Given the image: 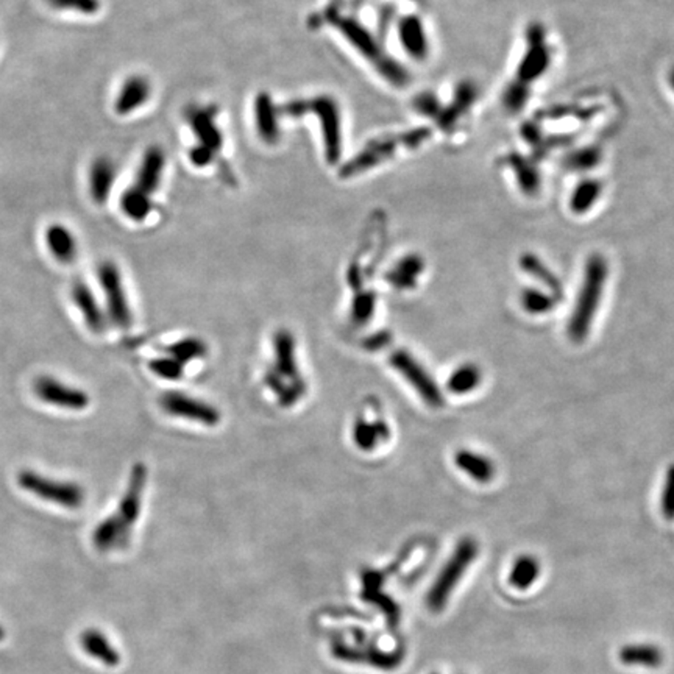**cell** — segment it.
<instances>
[{"instance_id": "44", "label": "cell", "mask_w": 674, "mask_h": 674, "mask_svg": "<svg viewBox=\"0 0 674 674\" xmlns=\"http://www.w3.org/2000/svg\"><path fill=\"white\" fill-rule=\"evenodd\" d=\"M375 299L370 294H364L358 297L353 307V317L358 320H367L370 314L374 311Z\"/></svg>"}, {"instance_id": "32", "label": "cell", "mask_w": 674, "mask_h": 674, "mask_svg": "<svg viewBox=\"0 0 674 674\" xmlns=\"http://www.w3.org/2000/svg\"><path fill=\"white\" fill-rule=\"evenodd\" d=\"M542 573V565L539 559L531 554H521L515 559L514 565L509 571V584L515 590H527L533 587Z\"/></svg>"}, {"instance_id": "22", "label": "cell", "mask_w": 674, "mask_h": 674, "mask_svg": "<svg viewBox=\"0 0 674 674\" xmlns=\"http://www.w3.org/2000/svg\"><path fill=\"white\" fill-rule=\"evenodd\" d=\"M150 96H152L150 81L142 75H131L130 79L123 81L121 91L117 94L116 104H114L117 114L129 116L133 111L139 110L147 104Z\"/></svg>"}, {"instance_id": "35", "label": "cell", "mask_w": 674, "mask_h": 674, "mask_svg": "<svg viewBox=\"0 0 674 674\" xmlns=\"http://www.w3.org/2000/svg\"><path fill=\"white\" fill-rule=\"evenodd\" d=\"M152 197L142 194L141 190L130 186L121 198V209L123 215L135 222H144L152 213Z\"/></svg>"}, {"instance_id": "23", "label": "cell", "mask_w": 674, "mask_h": 674, "mask_svg": "<svg viewBox=\"0 0 674 674\" xmlns=\"http://www.w3.org/2000/svg\"><path fill=\"white\" fill-rule=\"evenodd\" d=\"M521 138L534 152V158L539 160L552 152V148L564 147L573 141L571 135H546L537 121H527L521 125Z\"/></svg>"}, {"instance_id": "40", "label": "cell", "mask_w": 674, "mask_h": 674, "mask_svg": "<svg viewBox=\"0 0 674 674\" xmlns=\"http://www.w3.org/2000/svg\"><path fill=\"white\" fill-rule=\"evenodd\" d=\"M148 367L163 380L177 381L183 375L184 366L172 356H161L148 362Z\"/></svg>"}, {"instance_id": "36", "label": "cell", "mask_w": 674, "mask_h": 674, "mask_svg": "<svg viewBox=\"0 0 674 674\" xmlns=\"http://www.w3.org/2000/svg\"><path fill=\"white\" fill-rule=\"evenodd\" d=\"M387 435H389V429L384 423L358 420L353 429L355 443L364 451H372L375 447H378L381 441H386Z\"/></svg>"}, {"instance_id": "20", "label": "cell", "mask_w": 674, "mask_h": 674, "mask_svg": "<svg viewBox=\"0 0 674 674\" xmlns=\"http://www.w3.org/2000/svg\"><path fill=\"white\" fill-rule=\"evenodd\" d=\"M133 527H127L116 514L98 523L92 533V543L100 552H116L129 545Z\"/></svg>"}, {"instance_id": "46", "label": "cell", "mask_w": 674, "mask_h": 674, "mask_svg": "<svg viewBox=\"0 0 674 674\" xmlns=\"http://www.w3.org/2000/svg\"><path fill=\"white\" fill-rule=\"evenodd\" d=\"M5 638V629H4V626L0 625V642Z\"/></svg>"}, {"instance_id": "13", "label": "cell", "mask_w": 674, "mask_h": 674, "mask_svg": "<svg viewBox=\"0 0 674 674\" xmlns=\"http://www.w3.org/2000/svg\"><path fill=\"white\" fill-rule=\"evenodd\" d=\"M33 391L38 399L47 405L69 409V411H83L89 406V395L81 389L64 384L62 381L52 376H41L33 383Z\"/></svg>"}, {"instance_id": "43", "label": "cell", "mask_w": 674, "mask_h": 674, "mask_svg": "<svg viewBox=\"0 0 674 674\" xmlns=\"http://www.w3.org/2000/svg\"><path fill=\"white\" fill-rule=\"evenodd\" d=\"M661 510L665 520H674V464L670 467L665 478L662 500H661Z\"/></svg>"}, {"instance_id": "7", "label": "cell", "mask_w": 674, "mask_h": 674, "mask_svg": "<svg viewBox=\"0 0 674 674\" xmlns=\"http://www.w3.org/2000/svg\"><path fill=\"white\" fill-rule=\"evenodd\" d=\"M478 552L476 540L470 537L460 540L454 550L453 556L448 559L447 564L442 569L426 596V604L431 611L441 612L442 609L447 606L448 598L451 596L456 586L466 575V571L470 569L473 560L478 558Z\"/></svg>"}, {"instance_id": "38", "label": "cell", "mask_w": 674, "mask_h": 674, "mask_svg": "<svg viewBox=\"0 0 674 674\" xmlns=\"http://www.w3.org/2000/svg\"><path fill=\"white\" fill-rule=\"evenodd\" d=\"M531 98V86L510 80L501 92V106L508 114H518L527 108Z\"/></svg>"}, {"instance_id": "41", "label": "cell", "mask_w": 674, "mask_h": 674, "mask_svg": "<svg viewBox=\"0 0 674 674\" xmlns=\"http://www.w3.org/2000/svg\"><path fill=\"white\" fill-rule=\"evenodd\" d=\"M52 8L60 12H75L92 16L102 8L100 0H46Z\"/></svg>"}, {"instance_id": "5", "label": "cell", "mask_w": 674, "mask_h": 674, "mask_svg": "<svg viewBox=\"0 0 674 674\" xmlns=\"http://www.w3.org/2000/svg\"><path fill=\"white\" fill-rule=\"evenodd\" d=\"M609 265L606 257L594 253L584 265L583 284L577 295V307L573 308L569 322L571 342L583 343L589 337L590 328L600 307L601 297L606 288Z\"/></svg>"}, {"instance_id": "37", "label": "cell", "mask_w": 674, "mask_h": 674, "mask_svg": "<svg viewBox=\"0 0 674 674\" xmlns=\"http://www.w3.org/2000/svg\"><path fill=\"white\" fill-rule=\"evenodd\" d=\"M558 301L554 295L535 288L523 289L520 294L521 308L533 316L550 313L556 308Z\"/></svg>"}, {"instance_id": "15", "label": "cell", "mask_w": 674, "mask_h": 674, "mask_svg": "<svg viewBox=\"0 0 674 674\" xmlns=\"http://www.w3.org/2000/svg\"><path fill=\"white\" fill-rule=\"evenodd\" d=\"M284 119L282 105L265 92H259L253 102V123L259 141L275 146L282 139V123Z\"/></svg>"}, {"instance_id": "8", "label": "cell", "mask_w": 674, "mask_h": 674, "mask_svg": "<svg viewBox=\"0 0 674 674\" xmlns=\"http://www.w3.org/2000/svg\"><path fill=\"white\" fill-rule=\"evenodd\" d=\"M552 63V49L545 25L539 21L529 22L525 30V50L515 69L514 80L531 86L550 71Z\"/></svg>"}, {"instance_id": "11", "label": "cell", "mask_w": 674, "mask_h": 674, "mask_svg": "<svg viewBox=\"0 0 674 674\" xmlns=\"http://www.w3.org/2000/svg\"><path fill=\"white\" fill-rule=\"evenodd\" d=\"M98 282L104 289L108 317L113 322V325L122 332H129L133 324V316L130 309L129 297L123 288L122 275L116 264L113 261H104L100 264Z\"/></svg>"}, {"instance_id": "17", "label": "cell", "mask_w": 674, "mask_h": 674, "mask_svg": "<svg viewBox=\"0 0 674 674\" xmlns=\"http://www.w3.org/2000/svg\"><path fill=\"white\" fill-rule=\"evenodd\" d=\"M275 356V366L267 374V383L272 386V389L276 391L284 378H289L295 386L305 387L300 375H299V370H297L294 341H292V336L289 333L280 332L276 334Z\"/></svg>"}, {"instance_id": "29", "label": "cell", "mask_w": 674, "mask_h": 674, "mask_svg": "<svg viewBox=\"0 0 674 674\" xmlns=\"http://www.w3.org/2000/svg\"><path fill=\"white\" fill-rule=\"evenodd\" d=\"M454 462L459 470L466 473L468 478L476 481L479 484H487L495 478V466L489 458L483 454L475 453L470 450H460L454 456Z\"/></svg>"}, {"instance_id": "2", "label": "cell", "mask_w": 674, "mask_h": 674, "mask_svg": "<svg viewBox=\"0 0 674 674\" xmlns=\"http://www.w3.org/2000/svg\"><path fill=\"white\" fill-rule=\"evenodd\" d=\"M282 114L291 119L314 116L319 123L322 152L326 164L341 167L343 156L342 110L336 98L320 94L309 98H295L282 105Z\"/></svg>"}, {"instance_id": "24", "label": "cell", "mask_w": 674, "mask_h": 674, "mask_svg": "<svg viewBox=\"0 0 674 674\" xmlns=\"http://www.w3.org/2000/svg\"><path fill=\"white\" fill-rule=\"evenodd\" d=\"M46 246L58 263L72 264L79 255V244L74 233L63 223H52L46 230Z\"/></svg>"}, {"instance_id": "14", "label": "cell", "mask_w": 674, "mask_h": 674, "mask_svg": "<svg viewBox=\"0 0 674 674\" xmlns=\"http://www.w3.org/2000/svg\"><path fill=\"white\" fill-rule=\"evenodd\" d=\"M161 408L173 417L186 418L190 422L203 423L206 426H215L221 420V414L215 406L205 403L180 392H167L161 397Z\"/></svg>"}, {"instance_id": "25", "label": "cell", "mask_w": 674, "mask_h": 674, "mask_svg": "<svg viewBox=\"0 0 674 674\" xmlns=\"http://www.w3.org/2000/svg\"><path fill=\"white\" fill-rule=\"evenodd\" d=\"M80 645L86 654L104 663L105 667L114 669L121 663V654L116 650V646L111 644L104 632L98 629H86L81 632Z\"/></svg>"}, {"instance_id": "9", "label": "cell", "mask_w": 674, "mask_h": 674, "mask_svg": "<svg viewBox=\"0 0 674 674\" xmlns=\"http://www.w3.org/2000/svg\"><path fill=\"white\" fill-rule=\"evenodd\" d=\"M21 489L47 503L66 509H79L85 503V491L81 485L69 481L47 478L33 470H21L18 475Z\"/></svg>"}, {"instance_id": "45", "label": "cell", "mask_w": 674, "mask_h": 674, "mask_svg": "<svg viewBox=\"0 0 674 674\" xmlns=\"http://www.w3.org/2000/svg\"><path fill=\"white\" fill-rule=\"evenodd\" d=\"M669 86H670V89H671V91L674 92V66L673 68L670 69Z\"/></svg>"}, {"instance_id": "12", "label": "cell", "mask_w": 674, "mask_h": 674, "mask_svg": "<svg viewBox=\"0 0 674 674\" xmlns=\"http://www.w3.org/2000/svg\"><path fill=\"white\" fill-rule=\"evenodd\" d=\"M391 366L411 384L412 389L422 397L426 405L433 408H441L443 405L441 389L435 386L433 378L414 356L409 355L405 350H400L391 358Z\"/></svg>"}, {"instance_id": "6", "label": "cell", "mask_w": 674, "mask_h": 674, "mask_svg": "<svg viewBox=\"0 0 674 674\" xmlns=\"http://www.w3.org/2000/svg\"><path fill=\"white\" fill-rule=\"evenodd\" d=\"M186 119L197 142L190 148V160L198 169L213 166L225 147V138L219 125V110L215 105L190 106Z\"/></svg>"}, {"instance_id": "1", "label": "cell", "mask_w": 674, "mask_h": 674, "mask_svg": "<svg viewBox=\"0 0 674 674\" xmlns=\"http://www.w3.org/2000/svg\"><path fill=\"white\" fill-rule=\"evenodd\" d=\"M320 24H326L333 31H337L343 43L347 44L356 55L364 58L368 66H372L380 74L383 80L393 86L405 85L408 81L405 66L399 64V62L384 49L380 33L370 30L361 21L353 16H342L339 8L330 6L322 12Z\"/></svg>"}, {"instance_id": "30", "label": "cell", "mask_w": 674, "mask_h": 674, "mask_svg": "<svg viewBox=\"0 0 674 674\" xmlns=\"http://www.w3.org/2000/svg\"><path fill=\"white\" fill-rule=\"evenodd\" d=\"M518 263H520V269L523 272H527V275L539 280L548 289V292L554 295L558 300L564 295V288H562V282L559 280L558 275L537 255L529 252L523 253Z\"/></svg>"}, {"instance_id": "34", "label": "cell", "mask_w": 674, "mask_h": 674, "mask_svg": "<svg viewBox=\"0 0 674 674\" xmlns=\"http://www.w3.org/2000/svg\"><path fill=\"white\" fill-rule=\"evenodd\" d=\"M481 380H483L481 368L476 364L467 362L456 368L448 378V391L456 395H466V393L473 392L481 384Z\"/></svg>"}, {"instance_id": "4", "label": "cell", "mask_w": 674, "mask_h": 674, "mask_svg": "<svg viewBox=\"0 0 674 674\" xmlns=\"http://www.w3.org/2000/svg\"><path fill=\"white\" fill-rule=\"evenodd\" d=\"M479 98L478 86L473 81L464 80L454 86L448 102H442L433 92H422L412 104V110L434 123L435 129L443 135H453L472 113L473 106Z\"/></svg>"}, {"instance_id": "10", "label": "cell", "mask_w": 674, "mask_h": 674, "mask_svg": "<svg viewBox=\"0 0 674 674\" xmlns=\"http://www.w3.org/2000/svg\"><path fill=\"white\" fill-rule=\"evenodd\" d=\"M389 30L393 31L399 47L408 58L414 62L423 63L431 55V38L428 27L417 13H406L399 19H393V14L387 22Z\"/></svg>"}, {"instance_id": "18", "label": "cell", "mask_w": 674, "mask_h": 674, "mask_svg": "<svg viewBox=\"0 0 674 674\" xmlns=\"http://www.w3.org/2000/svg\"><path fill=\"white\" fill-rule=\"evenodd\" d=\"M501 164L512 172L515 183L521 190V194L527 197L537 196L542 188V173L535 158H527L520 152H509L501 158Z\"/></svg>"}, {"instance_id": "42", "label": "cell", "mask_w": 674, "mask_h": 674, "mask_svg": "<svg viewBox=\"0 0 674 674\" xmlns=\"http://www.w3.org/2000/svg\"><path fill=\"white\" fill-rule=\"evenodd\" d=\"M594 116V108H579L577 105H558V106H552L550 110L543 113L540 117H548V119H569V117H575V119H583V121H589L590 117Z\"/></svg>"}, {"instance_id": "27", "label": "cell", "mask_w": 674, "mask_h": 674, "mask_svg": "<svg viewBox=\"0 0 674 674\" xmlns=\"http://www.w3.org/2000/svg\"><path fill=\"white\" fill-rule=\"evenodd\" d=\"M604 192V184L598 178H583L571 190L569 208L575 215H586L600 202Z\"/></svg>"}, {"instance_id": "33", "label": "cell", "mask_w": 674, "mask_h": 674, "mask_svg": "<svg viewBox=\"0 0 674 674\" xmlns=\"http://www.w3.org/2000/svg\"><path fill=\"white\" fill-rule=\"evenodd\" d=\"M601 160H602V148L596 144H590V146L573 148L570 152H567L560 164L567 171L584 173L598 166Z\"/></svg>"}, {"instance_id": "16", "label": "cell", "mask_w": 674, "mask_h": 674, "mask_svg": "<svg viewBox=\"0 0 674 674\" xmlns=\"http://www.w3.org/2000/svg\"><path fill=\"white\" fill-rule=\"evenodd\" d=\"M147 483V468L144 464H135L130 472L129 483L117 506L116 515L127 527H135L141 515L142 498Z\"/></svg>"}, {"instance_id": "39", "label": "cell", "mask_w": 674, "mask_h": 674, "mask_svg": "<svg viewBox=\"0 0 674 674\" xmlns=\"http://www.w3.org/2000/svg\"><path fill=\"white\" fill-rule=\"evenodd\" d=\"M167 353L184 366L186 362L194 361V359H198V358L205 356L206 347H205V343L200 339L186 337V339L180 341V342L172 343L171 347L167 349Z\"/></svg>"}, {"instance_id": "26", "label": "cell", "mask_w": 674, "mask_h": 674, "mask_svg": "<svg viewBox=\"0 0 674 674\" xmlns=\"http://www.w3.org/2000/svg\"><path fill=\"white\" fill-rule=\"evenodd\" d=\"M114 181H116V166L110 158L100 156L92 163L91 171H89V192L94 202L97 205H104L110 197L111 188Z\"/></svg>"}, {"instance_id": "3", "label": "cell", "mask_w": 674, "mask_h": 674, "mask_svg": "<svg viewBox=\"0 0 674 674\" xmlns=\"http://www.w3.org/2000/svg\"><path fill=\"white\" fill-rule=\"evenodd\" d=\"M431 136H433L431 129L422 127V129L408 130L405 133L376 138L374 141L368 142L362 152L355 155V158H351L349 163H342V166L339 167L341 175L345 178L359 177L364 172L389 164V161L395 160L405 152L409 154L422 147L423 144H426L431 139Z\"/></svg>"}, {"instance_id": "31", "label": "cell", "mask_w": 674, "mask_h": 674, "mask_svg": "<svg viewBox=\"0 0 674 674\" xmlns=\"http://www.w3.org/2000/svg\"><path fill=\"white\" fill-rule=\"evenodd\" d=\"M425 269L423 259L417 255H408V257L400 259L399 263L393 265V269L387 274V282L392 284L395 289H412L417 282L418 276L422 275Z\"/></svg>"}, {"instance_id": "28", "label": "cell", "mask_w": 674, "mask_h": 674, "mask_svg": "<svg viewBox=\"0 0 674 674\" xmlns=\"http://www.w3.org/2000/svg\"><path fill=\"white\" fill-rule=\"evenodd\" d=\"M619 662L628 667L659 669L662 667L665 654L657 645L631 644L619 648Z\"/></svg>"}, {"instance_id": "21", "label": "cell", "mask_w": 674, "mask_h": 674, "mask_svg": "<svg viewBox=\"0 0 674 674\" xmlns=\"http://www.w3.org/2000/svg\"><path fill=\"white\" fill-rule=\"evenodd\" d=\"M71 295H72L75 307L79 308V311L85 319L86 326L94 334H104L108 326V319L105 316L104 309L98 305L91 288L83 282H74Z\"/></svg>"}, {"instance_id": "19", "label": "cell", "mask_w": 674, "mask_h": 674, "mask_svg": "<svg viewBox=\"0 0 674 674\" xmlns=\"http://www.w3.org/2000/svg\"><path fill=\"white\" fill-rule=\"evenodd\" d=\"M164 169H166L164 150L158 146L148 147L142 156L141 164L136 173V181L131 186L135 190H141L146 196L154 197L155 192L160 188Z\"/></svg>"}]
</instances>
